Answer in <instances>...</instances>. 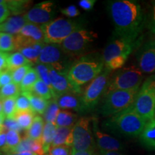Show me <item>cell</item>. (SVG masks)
Instances as JSON below:
<instances>
[{
	"instance_id": "obj_15",
	"label": "cell",
	"mask_w": 155,
	"mask_h": 155,
	"mask_svg": "<svg viewBox=\"0 0 155 155\" xmlns=\"http://www.w3.org/2000/svg\"><path fill=\"white\" fill-rule=\"evenodd\" d=\"M137 61L143 73H155V38L144 42L138 48Z\"/></svg>"
},
{
	"instance_id": "obj_17",
	"label": "cell",
	"mask_w": 155,
	"mask_h": 155,
	"mask_svg": "<svg viewBox=\"0 0 155 155\" xmlns=\"http://www.w3.org/2000/svg\"><path fill=\"white\" fill-rule=\"evenodd\" d=\"M50 81H51L54 96H56L69 92H75L82 94V91H80L75 88L72 83L70 82L68 78V73L58 72L51 67H50Z\"/></svg>"
},
{
	"instance_id": "obj_12",
	"label": "cell",
	"mask_w": 155,
	"mask_h": 155,
	"mask_svg": "<svg viewBox=\"0 0 155 155\" xmlns=\"http://www.w3.org/2000/svg\"><path fill=\"white\" fill-rule=\"evenodd\" d=\"M91 122L92 118L82 117L75 123L73 129V151L80 152L94 149V139L91 128Z\"/></svg>"
},
{
	"instance_id": "obj_56",
	"label": "cell",
	"mask_w": 155,
	"mask_h": 155,
	"mask_svg": "<svg viewBox=\"0 0 155 155\" xmlns=\"http://www.w3.org/2000/svg\"><path fill=\"white\" fill-rule=\"evenodd\" d=\"M94 155H101V153H96V152H95Z\"/></svg>"
},
{
	"instance_id": "obj_16",
	"label": "cell",
	"mask_w": 155,
	"mask_h": 155,
	"mask_svg": "<svg viewBox=\"0 0 155 155\" xmlns=\"http://www.w3.org/2000/svg\"><path fill=\"white\" fill-rule=\"evenodd\" d=\"M92 125L93 132L96 139V144L101 152H114V151L119 152L123 150V145L118 139L100 130L97 118H92Z\"/></svg>"
},
{
	"instance_id": "obj_18",
	"label": "cell",
	"mask_w": 155,
	"mask_h": 155,
	"mask_svg": "<svg viewBox=\"0 0 155 155\" xmlns=\"http://www.w3.org/2000/svg\"><path fill=\"white\" fill-rule=\"evenodd\" d=\"M60 108L72 109L78 112L84 113L82 94L75 92H69L54 97Z\"/></svg>"
},
{
	"instance_id": "obj_54",
	"label": "cell",
	"mask_w": 155,
	"mask_h": 155,
	"mask_svg": "<svg viewBox=\"0 0 155 155\" xmlns=\"http://www.w3.org/2000/svg\"><path fill=\"white\" fill-rule=\"evenodd\" d=\"M8 155H36L32 152H22L19 154H8Z\"/></svg>"
},
{
	"instance_id": "obj_24",
	"label": "cell",
	"mask_w": 155,
	"mask_h": 155,
	"mask_svg": "<svg viewBox=\"0 0 155 155\" xmlns=\"http://www.w3.org/2000/svg\"><path fill=\"white\" fill-rule=\"evenodd\" d=\"M29 98L30 102L31 108L35 114L39 115H43L46 109H47L49 101L44 99L41 97L38 96L37 95L31 92L22 93Z\"/></svg>"
},
{
	"instance_id": "obj_6",
	"label": "cell",
	"mask_w": 155,
	"mask_h": 155,
	"mask_svg": "<svg viewBox=\"0 0 155 155\" xmlns=\"http://www.w3.org/2000/svg\"><path fill=\"white\" fill-rule=\"evenodd\" d=\"M47 44L61 45L73 32L82 29L77 21L68 19L57 18L47 24L41 25Z\"/></svg>"
},
{
	"instance_id": "obj_49",
	"label": "cell",
	"mask_w": 155,
	"mask_h": 155,
	"mask_svg": "<svg viewBox=\"0 0 155 155\" xmlns=\"http://www.w3.org/2000/svg\"><path fill=\"white\" fill-rule=\"evenodd\" d=\"M9 53L0 52V73L7 69V58Z\"/></svg>"
},
{
	"instance_id": "obj_8",
	"label": "cell",
	"mask_w": 155,
	"mask_h": 155,
	"mask_svg": "<svg viewBox=\"0 0 155 155\" xmlns=\"http://www.w3.org/2000/svg\"><path fill=\"white\" fill-rule=\"evenodd\" d=\"M111 71L104 68L102 73L94 79L82 94V102L84 112L93 111L105 95Z\"/></svg>"
},
{
	"instance_id": "obj_23",
	"label": "cell",
	"mask_w": 155,
	"mask_h": 155,
	"mask_svg": "<svg viewBox=\"0 0 155 155\" xmlns=\"http://www.w3.org/2000/svg\"><path fill=\"white\" fill-rule=\"evenodd\" d=\"M45 44V43L30 45L21 48L20 50H18V52L22 53L32 65L37 64Z\"/></svg>"
},
{
	"instance_id": "obj_10",
	"label": "cell",
	"mask_w": 155,
	"mask_h": 155,
	"mask_svg": "<svg viewBox=\"0 0 155 155\" xmlns=\"http://www.w3.org/2000/svg\"><path fill=\"white\" fill-rule=\"evenodd\" d=\"M96 38L97 35L93 31L81 29L73 32L60 45L71 58L78 57L90 48Z\"/></svg>"
},
{
	"instance_id": "obj_59",
	"label": "cell",
	"mask_w": 155,
	"mask_h": 155,
	"mask_svg": "<svg viewBox=\"0 0 155 155\" xmlns=\"http://www.w3.org/2000/svg\"><path fill=\"white\" fill-rule=\"evenodd\" d=\"M154 117H155V111H154Z\"/></svg>"
},
{
	"instance_id": "obj_26",
	"label": "cell",
	"mask_w": 155,
	"mask_h": 155,
	"mask_svg": "<svg viewBox=\"0 0 155 155\" xmlns=\"http://www.w3.org/2000/svg\"><path fill=\"white\" fill-rule=\"evenodd\" d=\"M44 125L43 118L40 115H36L30 128L27 131L26 136L34 140L40 141Z\"/></svg>"
},
{
	"instance_id": "obj_58",
	"label": "cell",
	"mask_w": 155,
	"mask_h": 155,
	"mask_svg": "<svg viewBox=\"0 0 155 155\" xmlns=\"http://www.w3.org/2000/svg\"><path fill=\"white\" fill-rule=\"evenodd\" d=\"M3 155H8V154H3Z\"/></svg>"
},
{
	"instance_id": "obj_55",
	"label": "cell",
	"mask_w": 155,
	"mask_h": 155,
	"mask_svg": "<svg viewBox=\"0 0 155 155\" xmlns=\"http://www.w3.org/2000/svg\"><path fill=\"white\" fill-rule=\"evenodd\" d=\"M5 116L3 114V106H2V100L0 99V116Z\"/></svg>"
},
{
	"instance_id": "obj_22",
	"label": "cell",
	"mask_w": 155,
	"mask_h": 155,
	"mask_svg": "<svg viewBox=\"0 0 155 155\" xmlns=\"http://www.w3.org/2000/svg\"><path fill=\"white\" fill-rule=\"evenodd\" d=\"M56 129H57V127L54 124L50 123V122H45V124L40 141H41L45 154L49 152L51 148L52 144L55 138Z\"/></svg>"
},
{
	"instance_id": "obj_20",
	"label": "cell",
	"mask_w": 155,
	"mask_h": 155,
	"mask_svg": "<svg viewBox=\"0 0 155 155\" xmlns=\"http://www.w3.org/2000/svg\"><path fill=\"white\" fill-rule=\"evenodd\" d=\"M139 141L147 150L155 151V117L147 123L139 135Z\"/></svg>"
},
{
	"instance_id": "obj_21",
	"label": "cell",
	"mask_w": 155,
	"mask_h": 155,
	"mask_svg": "<svg viewBox=\"0 0 155 155\" xmlns=\"http://www.w3.org/2000/svg\"><path fill=\"white\" fill-rule=\"evenodd\" d=\"M73 127H57L55 138L51 147L58 146L71 147L73 145Z\"/></svg>"
},
{
	"instance_id": "obj_45",
	"label": "cell",
	"mask_w": 155,
	"mask_h": 155,
	"mask_svg": "<svg viewBox=\"0 0 155 155\" xmlns=\"http://www.w3.org/2000/svg\"><path fill=\"white\" fill-rule=\"evenodd\" d=\"M152 9L149 16V20H147V28L153 34H155V1L152 3Z\"/></svg>"
},
{
	"instance_id": "obj_44",
	"label": "cell",
	"mask_w": 155,
	"mask_h": 155,
	"mask_svg": "<svg viewBox=\"0 0 155 155\" xmlns=\"http://www.w3.org/2000/svg\"><path fill=\"white\" fill-rule=\"evenodd\" d=\"M12 82V73L9 70H5L0 73V88Z\"/></svg>"
},
{
	"instance_id": "obj_29",
	"label": "cell",
	"mask_w": 155,
	"mask_h": 155,
	"mask_svg": "<svg viewBox=\"0 0 155 155\" xmlns=\"http://www.w3.org/2000/svg\"><path fill=\"white\" fill-rule=\"evenodd\" d=\"M30 92L48 101L54 98V94L52 89L40 79L35 83Z\"/></svg>"
},
{
	"instance_id": "obj_5",
	"label": "cell",
	"mask_w": 155,
	"mask_h": 155,
	"mask_svg": "<svg viewBox=\"0 0 155 155\" xmlns=\"http://www.w3.org/2000/svg\"><path fill=\"white\" fill-rule=\"evenodd\" d=\"M131 108L147 122L154 118L155 80L152 76L143 83Z\"/></svg>"
},
{
	"instance_id": "obj_27",
	"label": "cell",
	"mask_w": 155,
	"mask_h": 155,
	"mask_svg": "<svg viewBox=\"0 0 155 155\" xmlns=\"http://www.w3.org/2000/svg\"><path fill=\"white\" fill-rule=\"evenodd\" d=\"M28 65H32L21 53L16 52L10 54L9 53L7 58V70L12 72L15 70Z\"/></svg>"
},
{
	"instance_id": "obj_42",
	"label": "cell",
	"mask_w": 155,
	"mask_h": 155,
	"mask_svg": "<svg viewBox=\"0 0 155 155\" xmlns=\"http://www.w3.org/2000/svg\"><path fill=\"white\" fill-rule=\"evenodd\" d=\"M3 125L6 131L12 130L20 132L22 130L15 117H5L3 122Z\"/></svg>"
},
{
	"instance_id": "obj_37",
	"label": "cell",
	"mask_w": 155,
	"mask_h": 155,
	"mask_svg": "<svg viewBox=\"0 0 155 155\" xmlns=\"http://www.w3.org/2000/svg\"><path fill=\"white\" fill-rule=\"evenodd\" d=\"M17 98H8L2 100L3 114L5 117H15L17 112Z\"/></svg>"
},
{
	"instance_id": "obj_43",
	"label": "cell",
	"mask_w": 155,
	"mask_h": 155,
	"mask_svg": "<svg viewBox=\"0 0 155 155\" xmlns=\"http://www.w3.org/2000/svg\"><path fill=\"white\" fill-rule=\"evenodd\" d=\"M71 152L72 150H71V147L63 145L51 147L48 152V155H71Z\"/></svg>"
},
{
	"instance_id": "obj_34",
	"label": "cell",
	"mask_w": 155,
	"mask_h": 155,
	"mask_svg": "<svg viewBox=\"0 0 155 155\" xmlns=\"http://www.w3.org/2000/svg\"><path fill=\"white\" fill-rule=\"evenodd\" d=\"M16 49L15 37L12 35L0 32V52L7 53Z\"/></svg>"
},
{
	"instance_id": "obj_51",
	"label": "cell",
	"mask_w": 155,
	"mask_h": 155,
	"mask_svg": "<svg viewBox=\"0 0 155 155\" xmlns=\"http://www.w3.org/2000/svg\"><path fill=\"white\" fill-rule=\"evenodd\" d=\"M6 146V133L0 134V149L3 150Z\"/></svg>"
},
{
	"instance_id": "obj_38",
	"label": "cell",
	"mask_w": 155,
	"mask_h": 155,
	"mask_svg": "<svg viewBox=\"0 0 155 155\" xmlns=\"http://www.w3.org/2000/svg\"><path fill=\"white\" fill-rule=\"evenodd\" d=\"M34 141V139L29 138L28 137L25 136L24 138L22 139V140H21L18 146H17L14 150H12V152L9 154H19V153L22 152H32Z\"/></svg>"
},
{
	"instance_id": "obj_46",
	"label": "cell",
	"mask_w": 155,
	"mask_h": 155,
	"mask_svg": "<svg viewBox=\"0 0 155 155\" xmlns=\"http://www.w3.org/2000/svg\"><path fill=\"white\" fill-rule=\"evenodd\" d=\"M61 12L68 17H75L80 15V11L75 5H70L65 8L61 9Z\"/></svg>"
},
{
	"instance_id": "obj_40",
	"label": "cell",
	"mask_w": 155,
	"mask_h": 155,
	"mask_svg": "<svg viewBox=\"0 0 155 155\" xmlns=\"http://www.w3.org/2000/svg\"><path fill=\"white\" fill-rule=\"evenodd\" d=\"M31 66H32L31 65H25V66H22L12 71V82L19 86L25 75L28 72L30 68H32Z\"/></svg>"
},
{
	"instance_id": "obj_52",
	"label": "cell",
	"mask_w": 155,
	"mask_h": 155,
	"mask_svg": "<svg viewBox=\"0 0 155 155\" xmlns=\"http://www.w3.org/2000/svg\"><path fill=\"white\" fill-rule=\"evenodd\" d=\"M5 116H0V134L5 132V131H6L5 127H4V125H3V122H4V120H5Z\"/></svg>"
},
{
	"instance_id": "obj_39",
	"label": "cell",
	"mask_w": 155,
	"mask_h": 155,
	"mask_svg": "<svg viewBox=\"0 0 155 155\" xmlns=\"http://www.w3.org/2000/svg\"><path fill=\"white\" fill-rule=\"evenodd\" d=\"M128 58L129 57L125 55L118 56V57L114 58L113 59H111V61H108V63L104 64V68L107 69L110 71L121 68L124 65Z\"/></svg>"
},
{
	"instance_id": "obj_41",
	"label": "cell",
	"mask_w": 155,
	"mask_h": 155,
	"mask_svg": "<svg viewBox=\"0 0 155 155\" xmlns=\"http://www.w3.org/2000/svg\"><path fill=\"white\" fill-rule=\"evenodd\" d=\"M16 108L17 111H30V110H32L30 100H29L28 97L25 96L24 94H22V93H21V94L17 98Z\"/></svg>"
},
{
	"instance_id": "obj_14",
	"label": "cell",
	"mask_w": 155,
	"mask_h": 155,
	"mask_svg": "<svg viewBox=\"0 0 155 155\" xmlns=\"http://www.w3.org/2000/svg\"><path fill=\"white\" fill-rule=\"evenodd\" d=\"M27 22L35 25H45L53 20L54 3L47 1L35 5L24 15Z\"/></svg>"
},
{
	"instance_id": "obj_19",
	"label": "cell",
	"mask_w": 155,
	"mask_h": 155,
	"mask_svg": "<svg viewBox=\"0 0 155 155\" xmlns=\"http://www.w3.org/2000/svg\"><path fill=\"white\" fill-rule=\"evenodd\" d=\"M27 23L24 15H12L0 25V32L17 35Z\"/></svg>"
},
{
	"instance_id": "obj_36",
	"label": "cell",
	"mask_w": 155,
	"mask_h": 155,
	"mask_svg": "<svg viewBox=\"0 0 155 155\" xmlns=\"http://www.w3.org/2000/svg\"><path fill=\"white\" fill-rule=\"evenodd\" d=\"M35 69L36 72L38 73L39 78L43 81L45 83H46V84H47L48 86L52 89V91H53V88H52L51 81H50V67L42 63H37L35 66Z\"/></svg>"
},
{
	"instance_id": "obj_7",
	"label": "cell",
	"mask_w": 155,
	"mask_h": 155,
	"mask_svg": "<svg viewBox=\"0 0 155 155\" xmlns=\"http://www.w3.org/2000/svg\"><path fill=\"white\" fill-rule=\"evenodd\" d=\"M143 78L144 74L139 67L123 68L110 78L105 94L113 91H132L139 89Z\"/></svg>"
},
{
	"instance_id": "obj_2",
	"label": "cell",
	"mask_w": 155,
	"mask_h": 155,
	"mask_svg": "<svg viewBox=\"0 0 155 155\" xmlns=\"http://www.w3.org/2000/svg\"><path fill=\"white\" fill-rule=\"evenodd\" d=\"M104 69L102 56L100 57L98 54L83 55L73 64L68 72V78L75 88L82 91L81 86L91 82Z\"/></svg>"
},
{
	"instance_id": "obj_31",
	"label": "cell",
	"mask_w": 155,
	"mask_h": 155,
	"mask_svg": "<svg viewBox=\"0 0 155 155\" xmlns=\"http://www.w3.org/2000/svg\"><path fill=\"white\" fill-rule=\"evenodd\" d=\"M21 140L22 139L18 131L12 130L7 131L6 132V146L2 151L7 154H9L12 150L18 146Z\"/></svg>"
},
{
	"instance_id": "obj_48",
	"label": "cell",
	"mask_w": 155,
	"mask_h": 155,
	"mask_svg": "<svg viewBox=\"0 0 155 155\" xmlns=\"http://www.w3.org/2000/svg\"><path fill=\"white\" fill-rule=\"evenodd\" d=\"M95 3L96 0H81L79 1L78 5L84 10L90 11L94 8Z\"/></svg>"
},
{
	"instance_id": "obj_30",
	"label": "cell",
	"mask_w": 155,
	"mask_h": 155,
	"mask_svg": "<svg viewBox=\"0 0 155 155\" xmlns=\"http://www.w3.org/2000/svg\"><path fill=\"white\" fill-rule=\"evenodd\" d=\"M39 79L40 78H39V76L35 68H30V69L29 70L28 72L25 75L22 81L19 85L21 91H22V93L30 92L32 87Z\"/></svg>"
},
{
	"instance_id": "obj_25",
	"label": "cell",
	"mask_w": 155,
	"mask_h": 155,
	"mask_svg": "<svg viewBox=\"0 0 155 155\" xmlns=\"http://www.w3.org/2000/svg\"><path fill=\"white\" fill-rule=\"evenodd\" d=\"M78 115L67 110H61L56 119L57 127H73L78 121Z\"/></svg>"
},
{
	"instance_id": "obj_9",
	"label": "cell",
	"mask_w": 155,
	"mask_h": 155,
	"mask_svg": "<svg viewBox=\"0 0 155 155\" xmlns=\"http://www.w3.org/2000/svg\"><path fill=\"white\" fill-rule=\"evenodd\" d=\"M73 58L67 55L60 45L45 44L38 63L53 68L60 73H68L73 64Z\"/></svg>"
},
{
	"instance_id": "obj_28",
	"label": "cell",
	"mask_w": 155,
	"mask_h": 155,
	"mask_svg": "<svg viewBox=\"0 0 155 155\" xmlns=\"http://www.w3.org/2000/svg\"><path fill=\"white\" fill-rule=\"evenodd\" d=\"M35 116L36 114L30 110V111H17L15 118L22 130L28 131L32 125Z\"/></svg>"
},
{
	"instance_id": "obj_13",
	"label": "cell",
	"mask_w": 155,
	"mask_h": 155,
	"mask_svg": "<svg viewBox=\"0 0 155 155\" xmlns=\"http://www.w3.org/2000/svg\"><path fill=\"white\" fill-rule=\"evenodd\" d=\"M15 50L38 43H45L41 25L28 22L17 35H15Z\"/></svg>"
},
{
	"instance_id": "obj_1",
	"label": "cell",
	"mask_w": 155,
	"mask_h": 155,
	"mask_svg": "<svg viewBox=\"0 0 155 155\" xmlns=\"http://www.w3.org/2000/svg\"><path fill=\"white\" fill-rule=\"evenodd\" d=\"M107 9L114 25L115 38L137 39L142 35L147 20L140 4L133 0L109 1Z\"/></svg>"
},
{
	"instance_id": "obj_50",
	"label": "cell",
	"mask_w": 155,
	"mask_h": 155,
	"mask_svg": "<svg viewBox=\"0 0 155 155\" xmlns=\"http://www.w3.org/2000/svg\"><path fill=\"white\" fill-rule=\"evenodd\" d=\"M94 149L86 151H80V152H75L72 150L71 155H94Z\"/></svg>"
},
{
	"instance_id": "obj_11",
	"label": "cell",
	"mask_w": 155,
	"mask_h": 155,
	"mask_svg": "<svg viewBox=\"0 0 155 155\" xmlns=\"http://www.w3.org/2000/svg\"><path fill=\"white\" fill-rule=\"evenodd\" d=\"M143 40V35L137 39L114 38V40L106 46L103 52L102 59L104 64L118 56L125 55L129 57L134 50L138 49L142 45Z\"/></svg>"
},
{
	"instance_id": "obj_32",
	"label": "cell",
	"mask_w": 155,
	"mask_h": 155,
	"mask_svg": "<svg viewBox=\"0 0 155 155\" xmlns=\"http://www.w3.org/2000/svg\"><path fill=\"white\" fill-rule=\"evenodd\" d=\"M6 3L8 6L11 14L13 15H20L28 9L32 2L27 0H10L6 1Z\"/></svg>"
},
{
	"instance_id": "obj_47",
	"label": "cell",
	"mask_w": 155,
	"mask_h": 155,
	"mask_svg": "<svg viewBox=\"0 0 155 155\" xmlns=\"http://www.w3.org/2000/svg\"><path fill=\"white\" fill-rule=\"evenodd\" d=\"M10 14L11 12L9 11L8 6L6 3V1H5L4 3L0 4V25L2 24L9 18Z\"/></svg>"
},
{
	"instance_id": "obj_33",
	"label": "cell",
	"mask_w": 155,
	"mask_h": 155,
	"mask_svg": "<svg viewBox=\"0 0 155 155\" xmlns=\"http://www.w3.org/2000/svg\"><path fill=\"white\" fill-rule=\"evenodd\" d=\"M60 111H61L60 107L58 106L55 98H52L49 101L47 109L43 114L44 120L45 122H50L56 125V119Z\"/></svg>"
},
{
	"instance_id": "obj_57",
	"label": "cell",
	"mask_w": 155,
	"mask_h": 155,
	"mask_svg": "<svg viewBox=\"0 0 155 155\" xmlns=\"http://www.w3.org/2000/svg\"><path fill=\"white\" fill-rule=\"evenodd\" d=\"M152 77L153 78H154V80H155V74H154V75H152Z\"/></svg>"
},
{
	"instance_id": "obj_4",
	"label": "cell",
	"mask_w": 155,
	"mask_h": 155,
	"mask_svg": "<svg viewBox=\"0 0 155 155\" xmlns=\"http://www.w3.org/2000/svg\"><path fill=\"white\" fill-rule=\"evenodd\" d=\"M139 90H117L105 94L100 113L104 116L111 117L130 108L134 103Z\"/></svg>"
},
{
	"instance_id": "obj_35",
	"label": "cell",
	"mask_w": 155,
	"mask_h": 155,
	"mask_svg": "<svg viewBox=\"0 0 155 155\" xmlns=\"http://www.w3.org/2000/svg\"><path fill=\"white\" fill-rule=\"evenodd\" d=\"M20 86L12 82L0 89V99L4 100L8 98H17L21 94Z\"/></svg>"
},
{
	"instance_id": "obj_3",
	"label": "cell",
	"mask_w": 155,
	"mask_h": 155,
	"mask_svg": "<svg viewBox=\"0 0 155 155\" xmlns=\"http://www.w3.org/2000/svg\"><path fill=\"white\" fill-rule=\"evenodd\" d=\"M147 121L134 111L127 108L104 122L106 130L126 137H139Z\"/></svg>"
},
{
	"instance_id": "obj_53",
	"label": "cell",
	"mask_w": 155,
	"mask_h": 155,
	"mask_svg": "<svg viewBox=\"0 0 155 155\" xmlns=\"http://www.w3.org/2000/svg\"><path fill=\"white\" fill-rule=\"evenodd\" d=\"M101 155H124L120 152H116V151H114V152H101Z\"/></svg>"
}]
</instances>
